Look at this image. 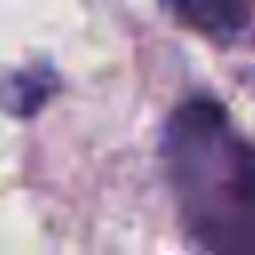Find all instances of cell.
Instances as JSON below:
<instances>
[{
  "mask_svg": "<svg viewBox=\"0 0 255 255\" xmlns=\"http://www.w3.org/2000/svg\"><path fill=\"white\" fill-rule=\"evenodd\" d=\"M175 207L207 255H255V143L211 100H187L163 135Z\"/></svg>",
  "mask_w": 255,
  "mask_h": 255,
  "instance_id": "6da1fadb",
  "label": "cell"
},
{
  "mask_svg": "<svg viewBox=\"0 0 255 255\" xmlns=\"http://www.w3.org/2000/svg\"><path fill=\"white\" fill-rule=\"evenodd\" d=\"M175 16L203 36H231L247 20V0H171Z\"/></svg>",
  "mask_w": 255,
  "mask_h": 255,
  "instance_id": "7a4b0ae2",
  "label": "cell"
}]
</instances>
